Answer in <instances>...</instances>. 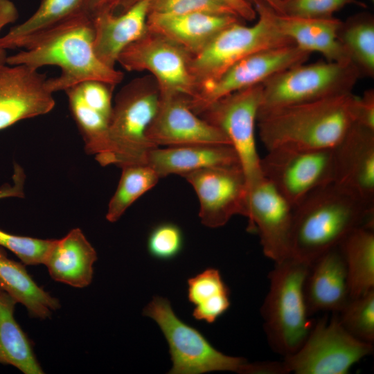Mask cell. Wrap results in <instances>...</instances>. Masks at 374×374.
I'll return each mask as SVG.
<instances>
[{"instance_id":"obj_1","label":"cell","mask_w":374,"mask_h":374,"mask_svg":"<svg viewBox=\"0 0 374 374\" xmlns=\"http://www.w3.org/2000/svg\"><path fill=\"white\" fill-rule=\"evenodd\" d=\"M93 37L92 19L81 10L26 39L19 46L24 49L8 56L6 64L36 69L58 66L60 75L46 80L52 93L89 80L116 86L123 80V73L100 61L93 50Z\"/></svg>"},{"instance_id":"obj_2","label":"cell","mask_w":374,"mask_h":374,"mask_svg":"<svg viewBox=\"0 0 374 374\" xmlns=\"http://www.w3.org/2000/svg\"><path fill=\"white\" fill-rule=\"evenodd\" d=\"M352 92L258 111L259 136L267 150L334 148L355 123Z\"/></svg>"},{"instance_id":"obj_3","label":"cell","mask_w":374,"mask_h":374,"mask_svg":"<svg viewBox=\"0 0 374 374\" xmlns=\"http://www.w3.org/2000/svg\"><path fill=\"white\" fill-rule=\"evenodd\" d=\"M366 225H374V209L332 184L322 186L294 208L290 256L311 265L353 230Z\"/></svg>"},{"instance_id":"obj_4","label":"cell","mask_w":374,"mask_h":374,"mask_svg":"<svg viewBox=\"0 0 374 374\" xmlns=\"http://www.w3.org/2000/svg\"><path fill=\"white\" fill-rule=\"evenodd\" d=\"M160 93L152 75L132 80L116 94L108 123L104 152L96 156L102 166L146 164L149 151L155 147L146 131L157 111Z\"/></svg>"},{"instance_id":"obj_5","label":"cell","mask_w":374,"mask_h":374,"mask_svg":"<svg viewBox=\"0 0 374 374\" xmlns=\"http://www.w3.org/2000/svg\"><path fill=\"white\" fill-rule=\"evenodd\" d=\"M310 265L289 256L274 263L268 276L269 291L260 313L270 347L283 357L301 346L314 322L309 318L304 293Z\"/></svg>"},{"instance_id":"obj_6","label":"cell","mask_w":374,"mask_h":374,"mask_svg":"<svg viewBox=\"0 0 374 374\" xmlns=\"http://www.w3.org/2000/svg\"><path fill=\"white\" fill-rule=\"evenodd\" d=\"M143 314L158 324L168 342L172 362L168 373L233 371L253 374V363L217 350L199 330L184 323L175 314L167 299L154 296L144 308Z\"/></svg>"},{"instance_id":"obj_7","label":"cell","mask_w":374,"mask_h":374,"mask_svg":"<svg viewBox=\"0 0 374 374\" xmlns=\"http://www.w3.org/2000/svg\"><path fill=\"white\" fill-rule=\"evenodd\" d=\"M300 64L262 83L258 111L350 93L361 77L351 62Z\"/></svg>"},{"instance_id":"obj_8","label":"cell","mask_w":374,"mask_h":374,"mask_svg":"<svg viewBox=\"0 0 374 374\" xmlns=\"http://www.w3.org/2000/svg\"><path fill=\"white\" fill-rule=\"evenodd\" d=\"M373 352V344L350 335L333 313L314 321L303 343L282 362L285 373L346 374Z\"/></svg>"},{"instance_id":"obj_9","label":"cell","mask_w":374,"mask_h":374,"mask_svg":"<svg viewBox=\"0 0 374 374\" xmlns=\"http://www.w3.org/2000/svg\"><path fill=\"white\" fill-rule=\"evenodd\" d=\"M256 14L258 19L253 25L235 22L220 31L200 51L190 55V71L197 89L251 53L294 44L278 31L263 14Z\"/></svg>"},{"instance_id":"obj_10","label":"cell","mask_w":374,"mask_h":374,"mask_svg":"<svg viewBox=\"0 0 374 374\" xmlns=\"http://www.w3.org/2000/svg\"><path fill=\"white\" fill-rule=\"evenodd\" d=\"M190 55L166 37L150 31L127 46L117 63L128 71L150 73L160 96H180L191 99L197 87L190 71Z\"/></svg>"},{"instance_id":"obj_11","label":"cell","mask_w":374,"mask_h":374,"mask_svg":"<svg viewBox=\"0 0 374 374\" xmlns=\"http://www.w3.org/2000/svg\"><path fill=\"white\" fill-rule=\"evenodd\" d=\"M261 95L262 84L250 87L220 98L198 115L227 136L238 155L248 188L263 177L255 137Z\"/></svg>"},{"instance_id":"obj_12","label":"cell","mask_w":374,"mask_h":374,"mask_svg":"<svg viewBox=\"0 0 374 374\" xmlns=\"http://www.w3.org/2000/svg\"><path fill=\"white\" fill-rule=\"evenodd\" d=\"M260 169L294 208L315 190L332 184L333 148L267 150L260 159Z\"/></svg>"},{"instance_id":"obj_13","label":"cell","mask_w":374,"mask_h":374,"mask_svg":"<svg viewBox=\"0 0 374 374\" xmlns=\"http://www.w3.org/2000/svg\"><path fill=\"white\" fill-rule=\"evenodd\" d=\"M310 53L295 44L260 50L240 60L219 77L201 84L187 103L197 115L206 107L234 92L260 84L274 75L305 63Z\"/></svg>"},{"instance_id":"obj_14","label":"cell","mask_w":374,"mask_h":374,"mask_svg":"<svg viewBox=\"0 0 374 374\" xmlns=\"http://www.w3.org/2000/svg\"><path fill=\"white\" fill-rule=\"evenodd\" d=\"M182 177L197 195L206 226L221 227L235 215L247 217L249 188L240 166L203 168Z\"/></svg>"},{"instance_id":"obj_15","label":"cell","mask_w":374,"mask_h":374,"mask_svg":"<svg viewBox=\"0 0 374 374\" xmlns=\"http://www.w3.org/2000/svg\"><path fill=\"white\" fill-rule=\"evenodd\" d=\"M332 184L374 209V130L354 123L333 148Z\"/></svg>"},{"instance_id":"obj_16","label":"cell","mask_w":374,"mask_h":374,"mask_svg":"<svg viewBox=\"0 0 374 374\" xmlns=\"http://www.w3.org/2000/svg\"><path fill=\"white\" fill-rule=\"evenodd\" d=\"M294 208L264 177L249 188L248 230L258 233L264 255L274 263L290 256Z\"/></svg>"},{"instance_id":"obj_17","label":"cell","mask_w":374,"mask_h":374,"mask_svg":"<svg viewBox=\"0 0 374 374\" xmlns=\"http://www.w3.org/2000/svg\"><path fill=\"white\" fill-rule=\"evenodd\" d=\"M44 73L25 64L0 65V130L54 108Z\"/></svg>"},{"instance_id":"obj_18","label":"cell","mask_w":374,"mask_h":374,"mask_svg":"<svg viewBox=\"0 0 374 374\" xmlns=\"http://www.w3.org/2000/svg\"><path fill=\"white\" fill-rule=\"evenodd\" d=\"M155 147L193 144H227L225 134L195 114L180 96H160L157 111L146 131Z\"/></svg>"},{"instance_id":"obj_19","label":"cell","mask_w":374,"mask_h":374,"mask_svg":"<svg viewBox=\"0 0 374 374\" xmlns=\"http://www.w3.org/2000/svg\"><path fill=\"white\" fill-rule=\"evenodd\" d=\"M151 0H125L119 15L107 13L93 18V50L104 64L115 68L122 51L147 30Z\"/></svg>"},{"instance_id":"obj_20","label":"cell","mask_w":374,"mask_h":374,"mask_svg":"<svg viewBox=\"0 0 374 374\" xmlns=\"http://www.w3.org/2000/svg\"><path fill=\"white\" fill-rule=\"evenodd\" d=\"M275 28L300 48L321 53L327 61L351 62L337 38L342 21L329 18H305L277 13L263 6H254ZM352 63V62H351Z\"/></svg>"},{"instance_id":"obj_21","label":"cell","mask_w":374,"mask_h":374,"mask_svg":"<svg viewBox=\"0 0 374 374\" xmlns=\"http://www.w3.org/2000/svg\"><path fill=\"white\" fill-rule=\"evenodd\" d=\"M304 293L308 313L337 314L350 299L345 262L339 247L316 259L309 267Z\"/></svg>"},{"instance_id":"obj_22","label":"cell","mask_w":374,"mask_h":374,"mask_svg":"<svg viewBox=\"0 0 374 374\" xmlns=\"http://www.w3.org/2000/svg\"><path fill=\"white\" fill-rule=\"evenodd\" d=\"M238 21H240V18L232 15L150 13L147 29L166 37L193 55L220 31Z\"/></svg>"},{"instance_id":"obj_23","label":"cell","mask_w":374,"mask_h":374,"mask_svg":"<svg viewBox=\"0 0 374 374\" xmlns=\"http://www.w3.org/2000/svg\"><path fill=\"white\" fill-rule=\"evenodd\" d=\"M146 164L159 176H181L197 170L240 166L238 155L227 144H193L154 148L147 155Z\"/></svg>"},{"instance_id":"obj_24","label":"cell","mask_w":374,"mask_h":374,"mask_svg":"<svg viewBox=\"0 0 374 374\" xmlns=\"http://www.w3.org/2000/svg\"><path fill=\"white\" fill-rule=\"evenodd\" d=\"M96 260L94 248L82 230L75 228L62 239L54 240L44 265L55 281L83 288L91 283Z\"/></svg>"},{"instance_id":"obj_25","label":"cell","mask_w":374,"mask_h":374,"mask_svg":"<svg viewBox=\"0 0 374 374\" xmlns=\"http://www.w3.org/2000/svg\"><path fill=\"white\" fill-rule=\"evenodd\" d=\"M338 247L346 265L350 299L374 290V225L355 229Z\"/></svg>"},{"instance_id":"obj_26","label":"cell","mask_w":374,"mask_h":374,"mask_svg":"<svg viewBox=\"0 0 374 374\" xmlns=\"http://www.w3.org/2000/svg\"><path fill=\"white\" fill-rule=\"evenodd\" d=\"M0 287L24 305L30 317L46 319L60 308L59 301L39 287L21 263L8 258L1 247Z\"/></svg>"},{"instance_id":"obj_27","label":"cell","mask_w":374,"mask_h":374,"mask_svg":"<svg viewBox=\"0 0 374 374\" xmlns=\"http://www.w3.org/2000/svg\"><path fill=\"white\" fill-rule=\"evenodd\" d=\"M17 303L0 287V364L12 365L25 374L44 373L30 339L15 319Z\"/></svg>"},{"instance_id":"obj_28","label":"cell","mask_w":374,"mask_h":374,"mask_svg":"<svg viewBox=\"0 0 374 374\" xmlns=\"http://www.w3.org/2000/svg\"><path fill=\"white\" fill-rule=\"evenodd\" d=\"M188 299L194 305L193 317L215 322L229 308L230 291L219 270L207 268L188 280Z\"/></svg>"},{"instance_id":"obj_29","label":"cell","mask_w":374,"mask_h":374,"mask_svg":"<svg viewBox=\"0 0 374 374\" xmlns=\"http://www.w3.org/2000/svg\"><path fill=\"white\" fill-rule=\"evenodd\" d=\"M337 38L361 76H374V18L360 12L342 21Z\"/></svg>"},{"instance_id":"obj_30","label":"cell","mask_w":374,"mask_h":374,"mask_svg":"<svg viewBox=\"0 0 374 374\" xmlns=\"http://www.w3.org/2000/svg\"><path fill=\"white\" fill-rule=\"evenodd\" d=\"M86 0H40L35 12L0 37V48L15 49L28 37L82 10Z\"/></svg>"},{"instance_id":"obj_31","label":"cell","mask_w":374,"mask_h":374,"mask_svg":"<svg viewBox=\"0 0 374 374\" xmlns=\"http://www.w3.org/2000/svg\"><path fill=\"white\" fill-rule=\"evenodd\" d=\"M117 188L111 198L107 220L116 222L125 211L141 196L153 188L160 179L148 164H132L123 166Z\"/></svg>"},{"instance_id":"obj_32","label":"cell","mask_w":374,"mask_h":374,"mask_svg":"<svg viewBox=\"0 0 374 374\" xmlns=\"http://www.w3.org/2000/svg\"><path fill=\"white\" fill-rule=\"evenodd\" d=\"M65 92L69 109L82 136L85 152L95 156L102 154L107 145L109 119L84 103L78 85Z\"/></svg>"},{"instance_id":"obj_33","label":"cell","mask_w":374,"mask_h":374,"mask_svg":"<svg viewBox=\"0 0 374 374\" xmlns=\"http://www.w3.org/2000/svg\"><path fill=\"white\" fill-rule=\"evenodd\" d=\"M343 328L362 341L374 342V290L350 298L337 314Z\"/></svg>"},{"instance_id":"obj_34","label":"cell","mask_w":374,"mask_h":374,"mask_svg":"<svg viewBox=\"0 0 374 374\" xmlns=\"http://www.w3.org/2000/svg\"><path fill=\"white\" fill-rule=\"evenodd\" d=\"M150 13L161 15L206 13L238 17L234 10L223 0H151Z\"/></svg>"},{"instance_id":"obj_35","label":"cell","mask_w":374,"mask_h":374,"mask_svg":"<svg viewBox=\"0 0 374 374\" xmlns=\"http://www.w3.org/2000/svg\"><path fill=\"white\" fill-rule=\"evenodd\" d=\"M54 240L12 235L0 229V247L13 252L26 265L44 264Z\"/></svg>"},{"instance_id":"obj_36","label":"cell","mask_w":374,"mask_h":374,"mask_svg":"<svg viewBox=\"0 0 374 374\" xmlns=\"http://www.w3.org/2000/svg\"><path fill=\"white\" fill-rule=\"evenodd\" d=\"M184 237L181 229L170 222L154 226L148 238V251L153 258L169 260L175 258L182 250Z\"/></svg>"},{"instance_id":"obj_37","label":"cell","mask_w":374,"mask_h":374,"mask_svg":"<svg viewBox=\"0 0 374 374\" xmlns=\"http://www.w3.org/2000/svg\"><path fill=\"white\" fill-rule=\"evenodd\" d=\"M350 4L364 6L357 0H282L280 14L305 18H329Z\"/></svg>"},{"instance_id":"obj_38","label":"cell","mask_w":374,"mask_h":374,"mask_svg":"<svg viewBox=\"0 0 374 374\" xmlns=\"http://www.w3.org/2000/svg\"><path fill=\"white\" fill-rule=\"evenodd\" d=\"M84 103L109 119L112 109V91L114 85L96 80H86L78 84Z\"/></svg>"},{"instance_id":"obj_39","label":"cell","mask_w":374,"mask_h":374,"mask_svg":"<svg viewBox=\"0 0 374 374\" xmlns=\"http://www.w3.org/2000/svg\"><path fill=\"white\" fill-rule=\"evenodd\" d=\"M355 123L374 130V91H364L362 96H357L355 102Z\"/></svg>"},{"instance_id":"obj_40","label":"cell","mask_w":374,"mask_h":374,"mask_svg":"<svg viewBox=\"0 0 374 374\" xmlns=\"http://www.w3.org/2000/svg\"><path fill=\"white\" fill-rule=\"evenodd\" d=\"M25 179L26 175L24 170L19 165L15 163L12 175L13 184H6L0 188V199L6 197L23 198L24 197Z\"/></svg>"},{"instance_id":"obj_41","label":"cell","mask_w":374,"mask_h":374,"mask_svg":"<svg viewBox=\"0 0 374 374\" xmlns=\"http://www.w3.org/2000/svg\"><path fill=\"white\" fill-rule=\"evenodd\" d=\"M125 0H86L82 10L93 18L96 16L114 13Z\"/></svg>"},{"instance_id":"obj_42","label":"cell","mask_w":374,"mask_h":374,"mask_svg":"<svg viewBox=\"0 0 374 374\" xmlns=\"http://www.w3.org/2000/svg\"><path fill=\"white\" fill-rule=\"evenodd\" d=\"M19 17V12L15 3L10 0H0V31L9 24L15 22ZM6 50L0 48V65L6 64Z\"/></svg>"},{"instance_id":"obj_43","label":"cell","mask_w":374,"mask_h":374,"mask_svg":"<svg viewBox=\"0 0 374 374\" xmlns=\"http://www.w3.org/2000/svg\"><path fill=\"white\" fill-rule=\"evenodd\" d=\"M236 13L240 19L252 21L257 14L253 6L247 0H223Z\"/></svg>"},{"instance_id":"obj_44","label":"cell","mask_w":374,"mask_h":374,"mask_svg":"<svg viewBox=\"0 0 374 374\" xmlns=\"http://www.w3.org/2000/svg\"><path fill=\"white\" fill-rule=\"evenodd\" d=\"M254 8L256 6H265L273 11L280 13L281 12V2L282 0H247Z\"/></svg>"},{"instance_id":"obj_45","label":"cell","mask_w":374,"mask_h":374,"mask_svg":"<svg viewBox=\"0 0 374 374\" xmlns=\"http://www.w3.org/2000/svg\"><path fill=\"white\" fill-rule=\"evenodd\" d=\"M372 1H373L374 0H372Z\"/></svg>"}]
</instances>
